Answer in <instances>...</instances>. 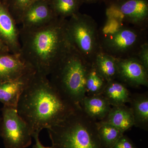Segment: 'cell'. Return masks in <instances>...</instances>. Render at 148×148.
<instances>
[{"label": "cell", "instance_id": "83f0119b", "mask_svg": "<svg viewBox=\"0 0 148 148\" xmlns=\"http://www.w3.org/2000/svg\"><path fill=\"white\" fill-rule=\"evenodd\" d=\"M1 118L0 117V136H1Z\"/></svg>", "mask_w": 148, "mask_h": 148}, {"label": "cell", "instance_id": "ac0fdd59", "mask_svg": "<svg viewBox=\"0 0 148 148\" xmlns=\"http://www.w3.org/2000/svg\"><path fill=\"white\" fill-rule=\"evenodd\" d=\"M93 64L107 82L117 78L116 59L113 56L101 51L95 56Z\"/></svg>", "mask_w": 148, "mask_h": 148}, {"label": "cell", "instance_id": "d4e9b609", "mask_svg": "<svg viewBox=\"0 0 148 148\" xmlns=\"http://www.w3.org/2000/svg\"><path fill=\"white\" fill-rule=\"evenodd\" d=\"M39 135V134H35L33 136V138H34L36 142L35 145L33 146V148H54L52 146L51 147H46L43 145L40 142Z\"/></svg>", "mask_w": 148, "mask_h": 148}, {"label": "cell", "instance_id": "5bb4252c", "mask_svg": "<svg viewBox=\"0 0 148 148\" xmlns=\"http://www.w3.org/2000/svg\"><path fill=\"white\" fill-rule=\"evenodd\" d=\"M81 107L88 116L97 121L104 119L112 108L102 94L86 95L83 100Z\"/></svg>", "mask_w": 148, "mask_h": 148}, {"label": "cell", "instance_id": "7a4b0ae2", "mask_svg": "<svg viewBox=\"0 0 148 148\" xmlns=\"http://www.w3.org/2000/svg\"><path fill=\"white\" fill-rule=\"evenodd\" d=\"M67 18H56L42 27L19 29L20 56L36 73L48 77L71 47Z\"/></svg>", "mask_w": 148, "mask_h": 148}, {"label": "cell", "instance_id": "603a6c76", "mask_svg": "<svg viewBox=\"0 0 148 148\" xmlns=\"http://www.w3.org/2000/svg\"><path fill=\"white\" fill-rule=\"evenodd\" d=\"M136 57L148 71V42H146L141 45Z\"/></svg>", "mask_w": 148, "mask_h": 148}, {"label": "cell", "instance_id": "52a82bcc", "mask_svg": "<svg viewBox=\"0 0 148 148\" xmlns=\"http://www.w3.org/2000/svg\"><path fill=\"white\" fill-rule=\"evenodd\" d=\"M107 18H114L141 30L148 26V0H103Z\"/></svg>", "mask_w": 148, "mask_h": 148}, {"label": "cell", "instance_id": "d6986e66", "mask_svg": "<svg viewBox=\"0 0 148 148\" xmlns=\"http://www.w3.org/2000/svg\"><path fill=\"white\" fill-rule=\"evenodd\" d=\"M108 82L98 72L93 64L88 69L86 81V93L87 96L103 93Z\"/></svg>", "mask_w": 148, "mask_h": 148}, {"label": "cell", "instance_id": "5b68a950", "mask_svg": "<svg viewBox=\"0 0 148 148\" xmlns=\"http://www.w3.org/2000/svg\"><path fill=\"white\" fill-rule=\"evenodd\" d=\"M106 22L99 29L101 50L116 58L136 57L141 45L148 41L147 30L113 18H107Z\"/></svg>", "mask_w": 148, "mask_h": 148}, {"label": "cell", "instance_id": "cb8c5ba5", "mask_svg": "<svg viewBox=\"0 0 148 148\" xmlns=\"http://www.w3.org/2000/svg\"><path fill=\"white\" fill-rule=\"evenodd\" d=\"M112 148H138L126 135H123Z\"/></svg>", "mask_w": 148, "mask_h": 148}, {"label": "cell", "instance_id": "7402d4cb", "mask_svg": "<svg viewBox=\"0 0 148 148\" xmlns=\"http://www.w3.org/2000/svg\"><path fill=\"white\" fill-rule=\"evenodd\" d=\"M17 24H20L22 14L27 8L39 0H3Z\"/></svg>", "mask_w": 148, "mask_h": 148}, {"label": "cell", "instance_id": "2e32d148", "mask_svg": "<svg viewBox=\"0 0 148 148\" xmlns=\"http://www.w3.org/2000/svg\"><path fill=\"white\" fill-rule=\"evenodd\" d=\"M130 108L134 120V126L147 131L148 96L147 93H135L131 95Z\"/></svg>", "mask_w": 148, "mask_h": 148}, {"label": "cell", "instance_id": "7c38bea8", "mask_svg": "<svg viewBox=\"0 0 148 148\" xmlns=\"http://www.w3.org/2000/svg\"><path fill=\"white\" fill-rule=\"evenodd\" d=\"M32 71L20 54L0 51V83L16 79Z\"/></svg>", "mask_w": 148, "mask_h": 148}, {"label": "cell", "instance_id": "e0dca14e", "mask_svg": "<svg viewBox=\"0 0 148 148\" xmlns=\"http://www.w3.org/2000/svg\"><path fill=\"white\" fill-rule=\"evenodd\" d=\"M102 94L112 107L125 105L131 99L125 84L116 79L108 82Z\"/></svg>", "mask_w": 148, "mask_h": 148}, {"label": "cell", "instance_id": "277c9868", "mask_svg": "<svg viewBox=\"0 0 148 148\" xmlns=\"http://www.w3.org/2000/svg\"><path fill=\"white\" fill-rule=\"evenodd\" d=\"M91 65L71 45L49 75V81L64 98L81 107L86 96V81Z\"/></svg>", "mask_w": 148, "mask_h": 148}, {"label": "cell", "instance_id": "9a60e30c", "mask_svg": "<svg viewBox=\"0 0 148 148\" xmlns=\"http://www.w3.org/2000/svg\"><path fill=\"white\" fill-rule=\"evenodd\" d=\"M103 121L114 125L123 133L134 126L132 110L125 105L113 106Z\"/></svg>", "mask_w": 148, "mask_h": 148}, {"label": "cell", "instance_id": "6da1fadb", "mask_svg": "<svg viewBox=\"0 0 148 148\" xmlns=\"http://www.w3.org/2000/svg\"><path fill=\"white\" fill-rule=\"evenodd\" d=\"M81 108L64 98L48 77L35 73L19 98L16 110L33 137L59 124Z\"/></svg>", "mask_w": 148, "mask_h": 148}, {"label": "cell", "instance_id": "30bf717a", "mask_svg": "<svg viewBox=\"0 0 148 148\" xmlns=\"http://www.w3.org/2000/svg\"><path fill=\"white\" fill-rule=\"evenodd\" d=\"M3 0H0V40L11 53L19 54L21 49L19 29Z\"/></svg>", "mask_w": 148, "mask_h": 148}, {"label": "cell", "instance_id": "ba28073f", "mask_svg": "<svg viewBox=\"0 0 148 148\" xmlns=\"http://www.w3.org/2000/svg\"><path fill=\"white\" fill-rule=\"evenodd\" d=\"M1 137L5 148H26L32 143V133L16 108L3 106Z\"/></svg>", "mask_w": 148, "mask_h": 148}, {"label": "cell", "instance_id": "4fadbf2b", "mask_svg": "<svg viewBox=\"0 0 148 148\" xmlns=\"http://www.w3.org/2000/svg\"><path fill=\"white\" fill-rule=\"evenodd\" d=\"M35 73L32 71L16 79L0 83V102L16 108L21 94Z\"/></svg>", "mask_w": 148, "mask_h": 148}, {"label": "cell", "instance_id": "4316f807", "mask_svg": "<svg viewBox=\"0 0 148 148\" xmlns=\"http://www.w3.org/2000/svg\"><path fill=\"white\" fill-rule=\"evenodd\" d=\"M0 51H9L8 48L1 40H0Z\"/></svg>", "mask_w": 148, "mask_h": 148}, {"label": "cell", "instance_id": "3957f363", "mask_svg": "<svg viewBox=\"0 0 148 148\" xmlns=\"http://www.w3.org/2000/svg\"><path fill=\"white\" fill-rule=\"evenodd\" d=\"M97 121L81 108L59 124L47 129L54 148H104L99 138Z\"/></svg>", "mask_w": 148, "mask_h": 148}, {"label": "cell", "instance_id": "8992f818", "mask_svg": "<svg viewBox=\"0 0 148 148\" xmlns=\"http://www.w3.org/2000/svg\"><path fill=\"white\" fill-rule=\"evenodd\" d=\"M67 27L73 47L89 64H93L101 51L96 21L90 15L79 12L68 19Z\"/></svg>", "mask_w": 148, "mask_h": 148}, {"label": "cell", "instance_id": "8fae6325", "mask_svg": "<svg viewBox=\"0 0 148 148\" xmlns=\"http://www.w3.org/2000/svg\"><path fill=\"white\" fill-rule=\"evenodd\" d=\"M57 18L51 7L49 0H39L25 10L20 24L21 28L33 29L49 24Z\"/></svg>", "mask_w": 148, "mask_h": 148}, {"label": "cell", "instance_id": "44dd1931", "mask_svg": "<svg viewBox=\"0 0 148 148\" xmlns=\"http://www.w3.org/2000/svg\"><path fill=\"white\" fill-rule=\"evenodd\" d=\"M98 135L104 148H112L124 133L112 124L103 121L97 122Z\"/></svg>", "mask_w": 148, "mask_h": 148}, {"label": "cell", "instance_id": "ffe728a7", "mask_svg": "<svg viewBox=\"0 0 148 148\" xmlns=\"http://www.w3.org/2000/svg\"><path fill=\"white\" fill-rule=\"evenodd\" d=\"M52 10L58 17L67 18L79 12L82 0H49Z\"/></svg>", "mask_w": 148, "mask_h": 148}, {"label": "cell", "instance_id": "9c48e42d", "mask_svg": "<svg viewBox=\"0 0 148 148\" xmlns=\"http://www.w3.org/2000/svg\"><path fill=\"white\" fill-rule=\"evenodd\" d=\"M118 77L125 84L132 87L148 86V71L135 56L116 58Z\"/></svg>", "mask_w": 148, "mask_h": 148}, {"label": "cell", "instance_id": "484cf974", "mask_svg": "<svg viewBox=\"0 0 148 148\" xmlns=\"http://www.w3.org/2000/svg\"><path fill=\"white\" fill-rule=\"evenodd\" d=\"M84 3L93 4L98 2L103 1V0H82Z\"/></svg>", "mask_w": 148, "mask_h": 148}]
</instances>
